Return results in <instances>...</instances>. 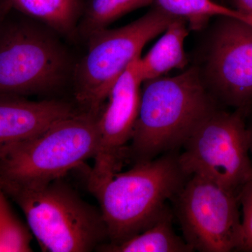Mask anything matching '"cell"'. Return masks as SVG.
I'll list each match as a JSON object with an SVG mask.
<instances>
[{"label":"cell","mask_w":252,"mask_h":252,"mask_svg":"<svg viewBox=\"0 0 252 252\" xmlns=\"http://www.w3.org/2000/svg\"><path fill=\"white\" fill-rule=\"evenodd\" d=\"M84 0H0L9 11L45 25L61 37L75 40Z\"/></svg>","instance_id":"cell-12"},{"label":"cell","mask_w":252,"mask_h":252,"mask_svg":"<svg viewBox=\"0 0 252 252\" xmlns=\"http://www.w3.org/2000/svg\"><path fill=\"white\" fill-rule=\"evenodd\" d=\"M233 9L252 18V0H231Z\"/></svg>","instance_id":"cell-19"},{"label":"cell","mask_w":252,"mask_h":252,"mask_svg":"<svg viewBox=\"0 0 252 252\" xmlns=\"http://www.w3.org/2000/svg\"><path fill=\"white\" fill-rule=\"evenodd\" d=\"M176 18L154 6L125 26L104 28L88 36L85 54L75 63L71 83L82 111L99 114L118 79L140 57L144 46Z\"/></svg>","instance_id":"cell-6"},{"label":"cell","mask_w":252,"mask_h":252,"mask_svg":"<svg viewBox=\"0 0 252 252\" xmlns=\"http://www.w3.org/2000/svg\"><path fill=\"white\" fill-rule=\"evenodd\" d=\"M189 177L174 151L89 185L98 200L108 243H122L154 224Z\"/></svg>","instance_id":"cell-2"},{"label":"cell","mask_w":252,"mask_h":252,"mask_svg":"<svg viewBox=\"0 0 252 252\" xmlns=\"http://www.w3.org/2000/svg\"><path fill=\"white\" fill-rule=\"evenodd\" d=\"M153 4L167 14L185 20L195 31L204 29L211 18L199 13L191 0H154Z\"/></svg>","instance_id":"cell-17"},{"label":"cell","mask_w":252,"mask_h":252,"mask_svg":"<svg viewBox=\"0 0 252 252\" xmlns=\"http://www.w3.org/2000/svg\"><path fill=\"white\" fill-rule=\"evenodd\" d=\"M247 114L218 108L194 130L179 154L187 175H198L238 195L252 179Z\"/></svg>","instance_id":"cell-7"},{"label":"cell","mask_w":252,"mask_h":252,"mask_svg":"<svg viewBox=\"0 0 252 252\" xmlns=\"http://www.w3.org/2000/svg\"><path fill=\"white\" fill-rule=\"evenodd\" d=\"M99 114L77 112L41 133L4 149L0 153V179L44 185L62 179L94 158Z\"/></svg>","instance_id":"cell-5"},{"label":"cell","mask_w":252,"mask_h":252,"mask_svg":"<svg viewBox=\"0 0 252 252\" xmlns=\"http://www.w3.org/2000/svg\"><path fill=\"white\" fill-rule=\"evenodd\" d=\"M172 200L183 238L193 252L238 250L242 220L236 194L191 175Z\"/></svg>","instance_id":"cell-8"},{"label":"cell","mask_w":252,"mask_h":252,"mask_svg":"<svg viewBox=\"0 0 252 252\" xmlns=\"http://www.w3.org/2000/svg\"><path fill=\"white\" fill-rule=\"evenodd\" d=\"M173 214L168 206L157 221L144 231L119 244L105 243L97 250L105 252H192L193 249L172 226Z\"/></svg>","instance_id":"cell-14"},{"label":"cell","mask_w":252,"mask_h":252,"mask_svg":"<svg viewBox=\"0 0 252 252\" xmlns=\"http://www.w3.org/2000/svg\"><path fill=\"white\" fill-rule=\"evenodd\" d=\"M243 208L242 236L239 252H252V179L243 186L238 195Z\"/></svg>","instance_id":"cell-18"},{"label":"cell","mask_w":252,"mask_h":252,"mask_svg":"<svg viewBox=\"0 0 252 252\" xmlns=\"http://www.w3.org/2000/svg\"><path fill=\"white\" fill-rule=\"evenodd\" d=\"M9 12H10L9 10L0 4V22H1V21L3 19V18H4V16H6V15Z\"/></svg>","instance_id":"cell-21"},{"label":"cell","mask_w":252,"mask_h":252,"mask_svg":"<svg viewBox=\"0 0 252 252\" xmlns=\"http://www.w3.org/2000/svg\"><path fill=\"white\" fill-rule=\"evenodd\" d=\"M154 0H86L78 26V36H88L109 25L126 14L153 4Z\"/></svg>","instance_id":"cell-15"},{"label":"cell","mask_w":252,"mask_h":252,"mask_svg":"<svg viewBox=\"0 0 252 252\" xmlns=\"http://www.w3.org/2000/svg\"><path fill=\"white\" fill-rule=\"evenodd\" d=\"M218 18L207 39L200 76L219 104L248 114L252 108V25Z\"/></svg>","instance_id":"cell-9"},{"label":"cell","mask_w":252,"mask_h":252,"mask_svg":"<svg viewBox=\"0 0 252 252\" xmlns=\"http://www.w3.org/2000/svg\"><path fill=\"white\" fill-rule=\"evenodd\" d=\"M141 57V56H140ZM137 58L112 86L97 121V148L89 185L120 171L140 108L142 80Z\"/></svg>","instance_id":"cell-10"},{"label":"cell","mask_w":252,"mask_h":252,"mask_svg":"<svg viewBox=\"0 0 252 252\" xmlns=\"http://www.w3.org/2000/svg\"><path fill=\"white\" fill-rule=\"evenodd\" d=\"M0 189V252H31V236L10 210Z\"/></svg>","instance_id":"cell-16"},{"label":"cell","mask_w":252,"mask_h":252,"mask_svg":"<svg viewBox=\"0 0 252 252\" xmlns=\"http://www.w3.org/2000/svg\"><path fill=\"white\" fill-rule=\"evenodd\" d=\"M142 85L138 116L126 152V158L134 164L178 150L220 107L204 84L198 66Z\"/></svg>","instance_id":"cell-1"},{"label":"cell","mask_w":252,"mask_h":252,"mask_svg":"<svg viewBox=\"0 0 252 252\" xmlns=\"http://www.w3.org/2000/svg\"><path fill=\"white\" fill-rule=\"evenodd\" d=\"M0 189L21 209L43 251L91 252L109 241L100 210L61 179L38 185L0 179Z\"/></svg>","instance_id":"cell-3"},{"label":"cell","mask_w":252,"mask_h":252,"mask_svg":"<svg viewBox=\"0 0 252 252\" xmlns=\"http://www.w3.org/2000/svg\"><path fill=\"white\" fill-rule=\"evenodd\" d=\"M188 23L177 18L149 52L140 57L138 69L142 83L163 77L172 69H183L188 64L185 41L188 36Z\"/></svg>","instance_id":"cell-13"},{"label":"cell","mask_w":252,"mask_h":252,"mask_svg":"<svg viewBox=\"0 0 252 252\" xmlns=\"http://www.w3.org/2000/svg\"><path fill=\"white\" fill-rule=\"evenodd\" d=\"M17 14L10 11L0 22V95L26 97L62 90L72 83V54L56 32Z\"/></svg>","instance_id":"cell-4"},{"label":"cell","mask_w":252,"mask_h":252,"mask_svg":"<svg viewBox=\"0 0 252 252\" xmlns=\"http://www.w3.org/2000/svg\"><path fill=\"white\" fill-rule=\"evenodd\" d=\"M191 1L192 2H193L194 6H195V9L198 11V10L197 9H198L199 5L201 4L202 2H203V1H206V0H191Z\"/></svg>","instance_id":"cell-22"},{"label":"cell","mask_w":252,"mask_h":252,"mask_svg":"<svg viewBox=\"0 0 252 252\" xmlns=\"http://www.w3.org/2000/svg\"><path fill=\"white\" fill-rule=\"evenodd\" d=\"M77 111L65 101H32L0 95V153L10 146L34 137Z\"/></svg>","instance_id":"cell-11"},{"label":"cell","mask_w":252,"mask_h":252,"mask_svg":"<svg viewBox=\"0 0 252 252\" xmlns=\"http://www.w3.org/2000/svg\"><path fill=\"white\" fill-rule=\"evenodd\" d=\"M247 127H248L249 137H250V155L252 160V120L249 125H247Z\"/></svg>","instance_id":"cell-20"}]
</instances>
